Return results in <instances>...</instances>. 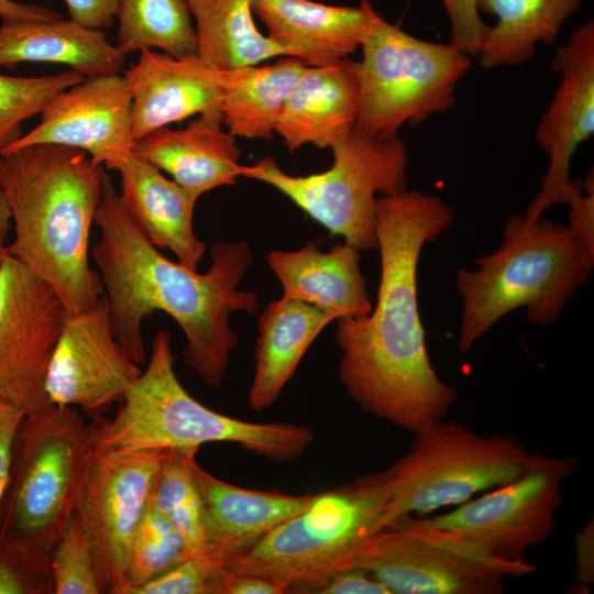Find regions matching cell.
Returning a JSON list of instances; mask_svg holds the SVG:
<instances>
[{"label": "cell", "mask_w": 594, "mask_h": 594, "mask_svg": "<svg viewBox=\"0 0 594 594\" xmlns=\"http://www.w3.org/2000/svg\"><path fill=\"white\" fill-rule=\"evenodd\" d=\"M85 78L73 69L41 77L0 74V153L22 135L23 121L40 114L57 94Z\"/></svg>", "instance_id": "1f68e13d"}, {"label": "cell", "mask_w": 594, "mask_h": 594, "mask_svg": "<svg viewBox=\"0 0 594 594\" xmlns=\"http://www.w3.org/2000/svg\"><path fill=\"white\" fill-rule=\"evenodd\" d=\"M223 75L197 54L174 57L140 51L123 75L132 97L133 142L194 114L222 120Z\"/></svg>", "instance_id": "ac0fdd59"}, {"label": "cell", "mask_w": 594, "mask_h": 594, "mask_svg": "<svg viewBox=\"0 0 594 594\" xmlns=\"http://www.w3.org/2000/svg\"><path fill=\"white\" fill-rule=\"evenodd\" d=\"M23 415L16 406L0 400V499L9 476L14 436Z\"/></svg>", "instance_id": "7bdbcfd3"}, {"label": "cell", "mask_w": 594, "mask_h": 594, "mask_svg": "<svg viewBox=\"0 0 594 594\" xmlns=\"http://www.w3.org/2000/svg\"><path fill=\"white\" fill-rule=\"evenodd\" d=\"M367 23L359 63L360 105L355 128L377 136L397 135L404 124L419 125L455 103L459 81L471 57L452 44L404 32L361 0Z\"/></svg>", "instance_id": "9c48e42d"}, {"label": "cell", "mask_w": 594, "mask_h": 594, "mask_svg": "<svg viewBox=\"0 0 594 594\" xmlns=\"http://www.w3.org/2000/svg\"><path fill=\"white\" fill-rule=\"evenodd\" d=\"M351 568H360L391 594H501L514 565L403 517L377 534Z\"/></svg>", "instance_id": "4fadbf2b"}, {"label": "cell", "mask_w": 594, "mask_h": 594, "mask_svg": "<svg viewBox=\"0 0 594 594\" xmlns=\"http://www.w3.org/2000/svg\"><path fill=\"white\" fill-rule=\"evenodd\" d=\"M67 311L55 290L0 249V400L24 413L48 402L45 380Z\"/></svg>", "instance_id": "5bb4252c"}, {"label": "cell", "mask_w": 594, "mask_h": 594, "mask_svg": "<svg viewBox=\"0 0 594 594\" xmlns=\"http://www.w3.org/2000/svg\"><path fill=\"white\" fill-rule=\"evenodd\" d=\"M174 363L170 334L160 330L145 371L116 416H97L88 424V451H198L205 443L230 442L261 458L285 462L298 459L315 441V432L304 425L245 421L206 407L180 384Z\"/></svg>", "instance_id": "277c9868"}, {"label": "cell", "mask_w": 594, "mask_h": 594, "mask_svg": "<svg viewBox=\"0 0 594 594\" xmlns=\"http://www.w3.org/2000/svg\"><path fill=\"white\" fill-rule=\"evenodd\" d=\"M69 19L94 29L113 24L118 0H65Z\"/></svg>", "instance_id": "b9f144b4"}, {"label": "cell", "mask_w": 594, "mask_h": 594, "mask_svg": "<svg viewBox=\"0 0 594 594\" xmlns=\"http://www.w3.org/2000/svg\"><path fill=\"white\" fill-rule=\"evenodd\" d=\"M193 470L205 506L209 556L221 565L304 512L317 495L239 487L213 476L196 459Z\"/></svg>", "instance_id": "ffe728a7"}, {"label": "cell", "mask_w": 594, "mask_h": 594, "mask_svg": "<svg viewBox=\"0 0 594 594\" xmlns=\"http://www.w3.org/2000/svg\"><path fill=\"white\" fill-rule=\"evenodd\" d=\"M40 123L0 154L40 143L86 152L106 165L132 152V97L119 74L85 78L44 107Z\"/></svg>", "instance_id": "e0dca14e"}, {"label": "cell", "mask_w": 594, "mask_h": 594, "mask_svg": "<svg viewBox=\"0 0 594 594\" xmlns=\"http://www.w3.org/2000/svg\"><path fill=\"white\" fill-rule=\"evenodd\" d=\"M120 175L119 198L157 249H168L183 265L197 270L206 245L194 231L193 195L133 152L105 165Z\"/></svg>", "instance_id": "d6986e66"}, {"label": "cell", "mask_w": 594, "mask_h": 594, "mask_svg": "<svg viewBox=\"0 0 594 594\" xmlns=\"http://www.w3.org/2000/svg\"><path fill=\"white\" fill-rule=\"evenodd\" d=\"M132 152L173 177L195 198L242 177L241 150L222 120L199 116L186 128H160L133 144Z\"/></svg>", "instance_id": "7402d4cb"}, {"label": "cell", "mask_w": 594, "mask_h": 594, "mask_svg": "<svg viewBox=\"0 0 594 594\" xmlns=\"http://www.w3.org/2000/svg\"><path fill=\"white\" fill-rule=\"evenodd\" d=\"M193 557L173 525L148 506L134 535L128 563L129 594Z\"/></svg>", "instance_id": "d6a6232c"}, {"label": "cell", "mask_w": 594, "mask_h": 594, "mask_svg": "<svg viewBox=\"0 0 594 594\" xmlns=\"http://www.w3.org/2000/svg\"><path fill=\"white\" fill-rule=\"evenodd\" d=\"M166 453L86 451L74 512L90 540L102 594H129L131 544Z\"/></svg>", "instance_id": "7c38bea8"}, {"label": "cell", "mask_w": 594, "mask_h": 594, "mask_svg": "<svg viewBox=\"0 0 594 594\" xmlns=\"http://www.w3.org/2000/svg\"><path fill=\"white\" fill-rule=\"evenodd\" d=\"M574 457L531 452L514 481L432 517L408 516L416 525L454 538L503 563L528 564L526 553L557 528L562 485L578 469Z\"/></svg>", "instance_id": "8fae6325"}, {"label": "cell", "mask_w": 594, "mask_h": 594, "mask_svg": "<svg viewBox=\"0 0 594 594\" xmlns=\"http://www.w3.org/2000/svg\"><path fill=\"white\" fill-rule=\"evenodd\" d=\"M107 173L79 148L40 143L0 154L14 239L4 249L46 282L67 315L103 295L89 239Z\"/></svg>", "instance_id": "3957f363"}, {"label": "cell", "mask_w": 594, "mask_h": 594, "mask_svg": "<svg viewBox=\"0 0 594 594\" xmlns=\"http://www.w3.org/2000/svg\"><path fill=\"white\" fill-rule=\"evenodd\" d=\"M474 263L479 265L476 271L460 268L455 278L462 298L461 352L470 351L517 308H525L535 324L557 320L588 279L594 250L568 226L512 215L503 228L502 245Z\"/></svg>", "instance_id": "5b68a950"}, {"label": "cell", "mask_w": 594, "mask_h": 594, "mask_svg": "<svg viewBox=\"0 0 594 594\" xmlns=\"http://www.w3.org/2000/svg\"><path fill=\"white\" fill-rule=\"evenodd\" d=\"M266 36L306 66L336 63L361 46L367 23L359 7L329 6L311 0H251Z\"/></svg>", "instance_id": "603a6c76"}, {"label": "cell", "mask_w": 594, "mask_h": 594, "mask_svg": "<svg viewBox=\"0 0 594 594\" xmlns=\"http://www.w3.org/2000/svg\"><path fill=\"white\" fill-rule=\"evenodd\" d=\"M197 452L167 451L152 491L150 507L173 525L193 557L210 558L205 506L193 470Z\"/></svg>", "instance_id": "4dcf8cb0"}, {"label": "cell", "mask_w": 594, "mask_h": 594, "mask_svg": "<svg viewBox=\"0 0 594 594\" xmlns=\"http://www.w3.org/2000/svg\"><path fill=\"white\" fill-rule=\"evenodd\" d=\"M11 209L6 193L0 184V249L6 245V240L11 229Z\"/></svg>", "instance_id": "f6af8a7d"}, {"label": "cell", "mask_w": 594, "mask_h": 594, "mask_svg": "<svg viewBox=\"0 0 594 594\" xmlns=\"http://www.w3.org/2000/svg\"><path fill=\"white\" fill-rule=\"evenodd\" d=\"M53 594H102L90 540L73 512L51 554Z\"/></svg>", "instance_id": "836d02e7"}, {"label": "cell", "mask_w": 594, "mask_h": 594, "mask_svg": "<svg viewBox=\"0 0 594 594\" xmlns=\"http://www.w3.org/2000/svg\"><path fill=\"white\" fill-rule=\"evenodd\" d=\"M582 0H479L480 12L495 15L488 26L477 63L481 68L514 66L536 55V44L553 45L564 22Z\"/></svg>", "instance_id": "83f0119b"}, {"label": "cell", "mask_w": 594, "mask_h": 594, "mask_svg": "<svg viewBox=\"0 0 594 594\" xmlns=\"http://www.w3.org/2000/svg\"><path fill=\"white\" fill-rule=\"evenodd\" d=\"M479 0H441L450 22V44L470 57L479 55L487 28Z\"/></svg>", "instance_id": "8d00e7d4"}, {"label": "cell", "mask_w": 594, "mask_h": 594, "mask_svg": "<svg viewBox=\"0 0 594 594\" xmlns=\"http://www.w3.org/2000/svg\"><path fill=\"white\" fill-rule=\"evenodd\" d=\"M21 62L64 64L86 78L119 74L125 55L108 41L101 29L72 19L2 23L0 66Z\"/></svg>", "instance_id": "d4e9b609"}, {"label": "cell", "mask_w": 594, "mask_h": 594, "mask_svg": "<svg viewBox=\"0 0 594 594\" xmlns=\"http://www.w3.org/2000/svg\"><path fill=\"white\" fill-rule=\"evenodd\" d=\"M286 588L267 576L233 572L221 566L216 594H283Z\"/></svg>", "instance_id": "f35d334b"}, {"label": "cell", "mask_w": 594, "mask_h": 594, "mask_svg": "<svg viewBox=\"0 0 594 594\" xmlns=\"http://www.w3.org/2000/svg\"><path fill=\"white\" fill-rule=\"evenodd\" d=\"M360 105L359 63L349 58L306 66L275 128L293 153L302 145L331 147L355 128Z\"/></svg>", "instance_id": "44dd1931"}, {"label": "cell", "mask_w": 594, "mask_h": 594, "mask_svg": "<svg viewBox=\"0 0 594 594\" xmlns=\"http://www.w3.org/2000/svg\"><path fill=\"white\" fill-rule=\"evenodd\" d=\"M88 424L79 408L47 402L24 413L0 499V547L48 563L74 512Z\"/></svg>", "instance_id": "52a82bcc"}, {"label": "cell", "mask_w": 594, "mask_h": 594, "mask_svg": "<svg viewBox=\"0 0 594 594\" xmlns=\"http://www.w3.org/2000/svg\"><path fill=\"white\" fill-rule=\"evenodd\" d=\"M99 239L92 245L107 297L114 336L138 364L145 361L142 322L155 311L170 316L186 337L185 364L210 387L228 372L238 338L230 327L234 311L254 315L257 294L239 285L252 263L243 242H217L211 265L199 274L164 256L120 201L106 175L95 215Z\"/></svg>", "instance_id": "7a4b0ae2"}, {"label": "cell", "mask_w": 594, "mask_h": 594, "mask_svg": "<svg viewBox=\"0 0 594 594\" xmlns=\"http://www.w3.org/2000/svg\"><path fill=\"white\" fill-rule=\"evenodd\" d=\"M451 221L452 209L433 195L407 189L377 197V302L366 316L337 319L346 393L364 411L411 433L443 419L458 399L430 362L417 298L421 250Z\"/></svg>", "instance_id": "6da1fadb"}, {"label": "cell", "mask_w": 594, "mask_h": 594, "mask_svg": "<svg viewBox=\"0 0 594 594\" xmlns=\"http://www.w3.org/2000/svg\"><path fill=\"white\" fill-rule=\"evenodd\" d=\"M576 571L572 593L586 594L594 583V520L586 521L575 538Z\"/></svg>", "instance_id": "60d3db41"}, {"label": "cell", "mask_w": 594, "mask_h": 594, "mask_svg": "<svg viewBox=\"0 0 594 594\" xmlns=\"http://www.w3.org/2000/svg\"><path fill=\"white\" fill-rule=\"evenodd\" d=\"M334 317L307 302L279 298L258 318L255 370L249 389L254 410L271 407L280 396L311 343Z\"/></svg>", "instance_id": "484cf974"}, {"label": "cell", "mask_w": 594, "mask_h": 594, "mask_svg": "<svg viewBox=\"0 0 594 594\" xmlns=\"http://www.w3.org/2000/svg\"><path fill=\"white\" fill-rule=\"evenodd\" d=\"M0 594H53L50 564L0 547Z\"/></svg>", "instance_id": "d590c367"}, {"label": "cell", "mask_w": 594, "mask_h": 594, "mask_svg": "<svg viewBox=\"0 0 594 594\" xmlns=\"http://www.w3.org/2000/svg\"><path fill=\"white\" fill-rule=\"evenodd\" d=\"M413 435L408 451L383 471L396 520L458 506L505 485L525 471L531 455L516 438L482 436L457 421L441 419Z\"/></svg>", "instance_id": "30bf717a"}, {"label": "cell", "mask_w": 594, "mask_h": 594, "mask_svg": "<svg viewBox=\"0 0 594 594\" xmlns=\"http://www.w3.org/2000/svg\"><path fill=\"white\" fill-rule=\"evenodd\" d=\"M306 593L317 594H391L389 590L367 571L349 568L339 571Z\"/></svg>", "instance_id": "74e56055"}, {"label": "cell", "mask_w": 594, "mask_h": 594, "mask_svg": "<svg viewBox=\"0 0 594 594\" xmlns=\"http://www.w3.org/2000/svg\"><path fill=\"white\" fill-rule=\"evenodd\" d=\"M593 168L583 182L586 195L573 200L569 211V228L592 250H594V177Z\"/></svg>", "instance_id": "ab89813d"}, {"label": "cell", "mask_w": 594, "mask_h": 594, "mask_svg": "<svg viewBox=\"0 0 594 594\" xmlns=\"http://www.w3.org/2000/svg\"><path fill=\"white\" fill-rule=\"evenodd\" d=\"M550 68L561 74V80L535 132L539 146L549 155V167L524 215L528 221L540 219L553 205H570L583 194V182H572L569 168L576 147L594 132L593 19L576 28L556 51Z\"/></svg>", "instance_id": "9a60e30c"}, {"label": "cell", "mask_w": 594, "mask_h": 594, "mask_svg": "<svg viewBox=\"0 0 594 594\" xmlns=\"http://www.w3.org/2000/svg\"><path fill=\"white\" fill-rule=\"evenodd\" d=\"M332 166L321 173L292 176L273 158L244 165L242 177L263 182L299 207L331 234L359 251L377 248L376 194L407 190V145L393 136L352 129L330 147Z\"/></svg>", "instance_id": "ba28073f"}, {"label": "cell", "mask_w": 594, "mask_h": 594, "mask_svg": "<svg viewBox=\"0 0 594 594\" xmlns=\"http://www.w3.org/2000/svg\"><path fill=\"white\" fill-rule=\"evenodd\" d=\"M306 65L280 56L275 63L224 70L222 123L237 136L272 140L286 99Z\"/></svg>", "instance_id": "4316f807"}, {"label": "cell", "mask_w": 594, "mask_h": 594, "mask_svg": "<svg viewBox=\"0 0 594 594\" xmlns=\"http://www.w3.org/2000/svg\"><path fill=\"white\" fill-rule=\"evenodd\" d=\"M117 47L124 54L162 50L174 57L197 54V37L186 0H118Z\"/></svg>", "instance_id": "f546056e"}, {"label": "cell", "mask_w": 594, "mask_h": 594, "mask_svg": "<svg viewBox=\"0 0 594 594\" xmlns=\"http://www.w3.org/2000/svg\"><path fill=\"white\" fill-rule=\"evenodd\" d=\"M221 564L190 557L136 587L132 594H216Z\"/></svg>", "instance_id": "e575fe53"}, {"label": "cell", "mask_w": 594, "mask_h": 594, "mask_svg": "<svg viewBox=\"0 0 594 594\" xmlns=\"http://www.w3.org/2000/svg\"><path fill=\"white\" fill-rule=\"evenodd\" d=\"M141 373L114 336L103 295L90 308L67 315L48 364L45 394L51 403L97 417L121 403Z\"/></svg>", "instance_id": "2e32d148"}, {"label": "cell", "mask_w": 594, "mask_h": 594, "mask_svg": "<svg viewBox=\"0 0 594 594\" xmlns=\"http://www.w3.org/2000/svg\"><path fill=\"white\" fill-rule=\"evenodd\" d=\"M395 520L384 472L364 475L317 494L304 512L222 566L267 576L287 592L306 593L351 568L365 546Z\"/></svg>", "instance_id": "8992f818"}, {"label": "cell", "mask_w": 594, "mask_h": 594, "mask_svg": "<svg viewBox=\"0 0 594 594\" xmlns=\"http://www.w3.org/2000/svg\"><path fill=\"white\" fill-rule=\"evenodd\" d=\"M197 37V55L220 70L256 65L286 56L262 34L253 20L251 0H186Z\"/></svg>", "instance_id": "f1b7e54d"}, {"label": "cell", "mask_w": 594, "mask_h": 594, "mask_svg": "<svg viewBox=\"0 0 594 594\" xmlns=\"http://www.w3.org/2000/svg\"><path fill=\"white\" fill-rule=\"evenodd\" d=\"M360 260V251L345 242L322 252L314 240L296 251L266 255L282 284V297L312 305L336 320L360 318L373 309Z\"/></svg>", "instance_id": "cb8c5ba5"}, {"label": "cell", "mask_w": 594, "mask_h": 594, "mask_svg": "<svg viewBox=\"0 0 594 594\" xmlns=\"http://www.w3.org/2000/svg\"><path fill=\"white\" fill-rule=\"evenodd\" d=\"M61 18L59 12L46 7L14 0H0V19L2 23L56 20Z\"/></svg>", "instance_id": "ee69618b"}]
</instances>
